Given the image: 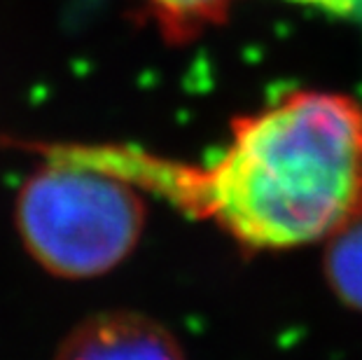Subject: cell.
<instances>
[{
  "label": "cell",
  "instance_id": "1",
  "mask_svg": "<svg viewBox=\"0 0 362 360\" xmlns=\"http://www.w3.org/2000/svg\"><path fill=\"white\" fill-rule=\"evenodd\" d=\"M37 150L117 175L255 250L329 239L362 213V108L332 91H292L234 120L227 145L206 166L134 145Z\"/></svg>",
  "mask_w": 362,
  "mask_h": 360
},
{
  "label": "cell",
  "instance_id": "2",
  "mask_svg": "<svg viewBox=\"0 0 362 360\" xmlns=\"http://www.w3.org/2000/svg\"><path fill=\"white\" fill-rule=\"evenodd\" d=\"M14 218L26 250L49 274L94 279L136 248L145 202L117 175L45 157L21 185Z\"/></svg>",
  "mask_w": 362,
  "mask_h": 360
},
{
  "label": "cell",
  "instance_id": "3",
  "mask_svg": "<svg viewBox=\"0 0 362 360\" xmlns=\"http://www.w3.org/2000/svg\"><path fill=\"white\" fill-rule=\"evenodd\" d=\"M54 360H185V354L157 320L136 311H105L82 320Z\"/></svg>",
  "mask_w": 362,
  "mask_h": 360
},
{
  "label": "cell",
  "instance_id": "4",
  "mask_svg": "<svg viewBox=\"0 0 362 360\" xmlns=\"http://www.w3.org/2000/svg\"><path fill=\"white\" fill-rule=\"evenodd\" d=\"M236 0H141L145 14L171 42H187L227 19Z\"/></svg>",
  "mask_w": 362,
  "mask_h": 360
},
{
  "label": "cell",
  "instance_id": "5",
  "mask_svg": "<svg viewBox=\"0 0 362 360\" xmlns=\"http://www.w3.org/2000/svg\"><path fill=\"white\" fill-rule=\"evenodd\" d=\"M325 272L339 300L362 309V213L329 236Z\"/></svg>",
  "mask_w": 362,
  "mask_h": 360
},
{
  "label": "cell",
  "instance_id": "6",
  "mask_svg": "<svg viewBox=\"0 0 362 360\" xmlns=\"http://www.w3.org/2000/svg\"><path fill=\"white\" fill-rule=\"evenodd\" d=\"M304 3H315V5H322L327 10H334V12H346L351 10L358 0H304Z\"/></svg>",
  "mask_w": 362,
  "mask_h": 360
}]
</instances>
